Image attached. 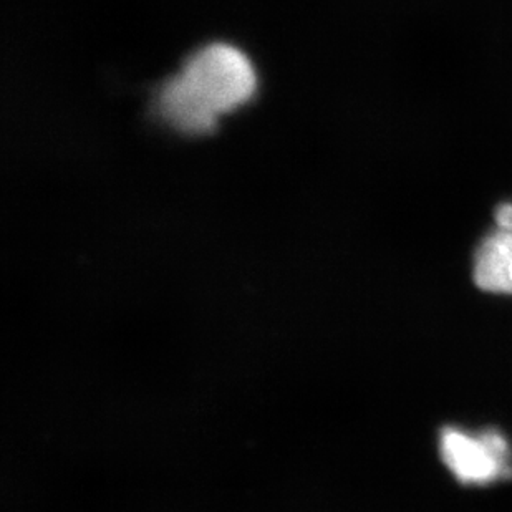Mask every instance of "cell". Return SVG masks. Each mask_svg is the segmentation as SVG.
Returning <instances> with one entry per match:
<instances>
[{
  "mask_svg": "<svg viewBox=\"0 0 512 512\" xmlns=\"http://www.w3.org/2000/svg\"><path fill=\"white\" fill-rule=\"evenodd\" d=\"M181 73L218 115L246 103L256 88L249 58L231 45L204 47L189 58Z\"/></svg>",
  "mask_w": 512,
  "mask_h": 512,
  "instance_id": "cell-2",
  "label": "cell"
},
{
  "mask_svg": "<svg viewBox=\"0 0 512 512\" xmlns=\"http://www.w3.org/2000/svg\"><path fill=\"white\" fill-rule=\"evenodd\" d=\"M436 451L461 488H496L512 481V438L499 426L445 423L436 433Z\"/></svg>",
  "mask_w": 512,
  "mask_h": 512,
  "instance_id": "cell-1",
  "label": "cell"
},
{
  "mask_svg": "<svg viewBox=\"0 0 512 512\" xmlns=\"http://www.w3.org/2000/svg\"><path fill=\"white\" fill-rule=\"evenodd\" d=\"M471 279L484 294L512 297V203L494 211V228L474 249Z\"/></svg>",
  "mask_w": 512,
  "mask_h": 512,
  "instance_id": "cell-3",
  "label": "cell"
},
{
  "mask_svg": "<svg viewBox=\"0 0 512 512\" xmlns=\"http://www.w3.org/2000/svg\"><path fill=\"white\" fill-rule=\"evenodd\" d=\"M160 112L176 130L186 135H203L213 131L218 113L199 97L179 73L163 85L160 93Z\"/></svg>",
  "mask_w": 512,
  "mask_h": 512,
  "instance_id": "cell-4",
  "label": "cell"
}]
</instances>
